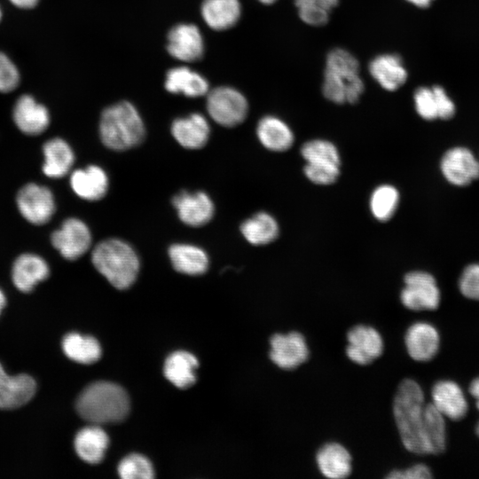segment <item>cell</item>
<instances>
[{"mask_svg": "<svg viewBox=\"0 0 479 479\" xmlns=\"http://www.w3.org/2000/svg\"><path fill=\"white\" fill-rule=\"evenodd\" d=\"M416 112L427 121L438 119V105L433 87H419L413 94Z\"/></svg>", "mask_w": 479, "mask_h": 479, "instance_id": "38", "label": "cell"}, {"mask_svg": "<svg viewBox=\"0 0 479 479\" xmlns=\"http://www.w3.org/2000/svg\"><path fill=\"white\" fill-rule=\"evenodd\" d=\"M197 358L184 350L170 354L164 364L165 377L179 389H186L196 381L194 370L198 367Z\"/></svg>", "mask_w": 479, "mask_h": 479, "instance_id": "30", "label": "cell"}, {"mask_svg": "<svg viewBox=\"0 0 479 479\" xmlns=\"http://www.w3.org/2000/svg\"><path fill=\"white\" fill-rule=\"evenodd\" d=\"M399 201L397 190L389 185L377 187L372 193L370 208L373 216L385 222L392 217Z\"/></svg>", "mask_w": 479, "mask_h": 479, "instance_id": "35", "label": "cell"}, {"mask_svg": "<svg viewBox=\"0 0 479 479\" xmlns=\"http://www.w3.org/2000/svg\"><path fill=\"white\" fill-rule=\"evenodd\" d=\"M373 80L388 91L397 90L408 77L403 59L398 54L384 53L375 56L368 65Z\"/></svg>", "mask_w": 479, "mask_h": 479, "instance_id": "17", "label": "cell"}, {"mask_svg": "<svg viewBox=\"0 0 479 479\" xmlns=\"http://www.w3.org/2000/svg\"><path fill=\"white\" fill-rule=\"evenodd\" d=\"M12 116L19 130L30 136L43 133L50 124L47 108L30 95H22L18 98Z\"/></svg>", "mask_w": 479, "mask_h": 479, "instance_id": "19", "label": "cell"}, {"mask_svg": "<svg viewBox=\"0 0 479 479\" xmlns=\"http://www.w3.org/2000/svg\"><path fill=\"white\" fill-rule=\"evenodd\" d=\"M469 393L475 401L477 409L479 410V377L474 379L469 385Z\"/></svg>", "mask_w": 479, "mask_h": 479, "instance_id": "44", "label": "cell"}, {"mask_svg": "<svg viewBox=\"0 0 479 479\" xmlns=\"http://www.w3.org/2000/svg\"><path fill=\"white\" fill-rule=\"evenodd\" d=\"M20 82V74L16 66L3 52L0 51V91L10 92Z\"/></svg>", "mask_w": 479, "mask_h": 479, "instance_id": "41", "label": "cell"}, {"mask_svg": "<svg viewBox=\"0 0 479 479\" xmlns=\"http://www.w3.org/2000/svg\"><path fill=\"white\" fill-rule=\"evenodd\" d=\"M164 87L173 94H182L189 98H198L209 90L208 80L200 73L188 67L170 68L165 76Z\"/></svg>", "mask_w": 479, "mask_h": 479, "instance_id": "23", "label": "cell"}, {"mask_svg": "<svg viewBox=\"0 0 479 479\" xmlns=\"http://www.w3.org/2000/svg\"><path fill=\"white\" fill-rule=\"evenodd\" d=\"M12 4L23 9L35 7L39 0H10Z\"/></svg>", "mask_w": 479, "mask_h": 479, "instance_id": "45", "label": "cell"}, {"mask_svg": "<svg viewBox=\"0 0 479 479\" xmlns=\"http://www.w3.org/2000/svg\"><path fill=\"white\" fill-rule=\"evenodd\" d=\"M240 232L250 244L266 245L278 237L279 225L271 215L259 212L241 224Z\"/></svg>", "mask_w": 479, "mask_h": 479, "instance_id": "32", "label": "cell"}, {"mask_svg": "<svg viewBox=\"0 0 479 479\" xmlns=\"http://www.w3.org/2000/svg\"><path fill=\"white\" fill-rule=\"evenodd\" d=\"M91 262L97 271L117 289H127L139 272V257L134 248L119 239L102 240L93 248Z\"/></svg>", "mask_w": 479, "mask_h": 479, "instance_id": "5", "label": "cell"}, {"mask_svg": "<svg viewBox=\"0 0 479 479\" xmlns=\"http://www.w3.org/2000/svg\"><path fill=\"white\" fill-rule=\"evenodd\" d=\"M270 343V358L281 369H294L309 357L306 340L299 332L275 334L271 337Z\"/></svg>", "mask_w": 479, "mask_h": 479, "instance_id": "11", "label": "cell"}, {"mask_svg": "<svg viewBox=\"0 0 479 479\" xmlns=\"http://www.w3.org/2000/svg\"><path fill=\"white\" fill-rule=\"evenodd\" d=\"M171 134L184 148L196 150L206 145L210 135V127L204 115L192 113L174 120L171 124Z\"/></svg>", "mask_w": 479, "mask_h": 479, "instance_id": "20", "label": "cell"}, {"mask_svg": "<svg viewBox=\"0 0 479 479\" xmlns=\"http://www.w3.org/2000/svg\"><path fill=\"white\" fill-rule=\"evenodd\" d=\"M48 263L41 256L26 253L16 258L12 269V279L21 292L29 293L41 281L49 277Z\"/></svg>", "mask_w": 479, "mask_h": 479, "instance_id": "21", "label": "cell"}, {"mask_svg": "<svg viewBox=\"0 0 479 479\" xmlns=\"http://www.w3.org/2000/svg\"><path fill=\"white\" fill-rule=\"evenodd\" d=\"M257 1H259L261 4H272L277 0H257Z\"/></svg>", "mask_w": 479, "mask_h": 479, "instance_id": "48", "label": "cell"}, {"mask_svg": "<svg viewBox=\"0 0 479 479\" xmlns=\"http://www.w3.org/2000/svg\"><path fill=\"white\" fill-rule=\"evenodd\" d=\"M168 254L173 268L180 273L200 275L208 268V256L198 246L185 243L173 244L169 247Z\"/></svg>", "mask_w": 479, "mask_h": 479, "instance_id": "26", "label": "cell"}, {"mask_svg": "<svg viewBox=\"0 0 479 479\" xmlns=\"http://www.w3.org/2000/svg\"><path fill=\"white\" fill-rule=\"evenodd\" d=\"M99 135L107 148L124 151L143 142L145 127L135 106L129 101H120L102 112Z\"/></svg>", "mask_w": 479, "mask_h": 479, "instance_id": "4", "label": "cell"}, {"mask_svg": "<svg viewBox=\"0 0 479 479\" xmlns=\"http://www.w3.org/2000/svg\"><path fill=\"white\" fill-rule=\"evenodd\" d=\"M338 4L339 0H294L300 19L314 27L326 25Z\"/></svg>", "mask_w": 479, "mask_h": 479, "instance_id": "34", "label": "cell"}, {"mask_svg": "<svg viewBox=\"0 0 479 479\" xmlns=\"http://www.w3.org/2000/svg\"><path fill=\"white\" fill-rule=\"evenodd\" d=\"M304 174L312 183L330 185L338 178L340 167L307 162L304 166Z\"/></svg>", "mask_w": 479, "mask_h": 479, "instance_id": "39", "label": "cell"}, {"mask_svg": "<svg viewBox=\"0 0 479 479\" xmlns=\"http://www.w3.org/2000/svg\"><path fill=\"white\" fill-rule=\"evenodd\" d=\"M79 415L93 425L122 421L130 411L127 392L119 385L97 381L87 386L76 401Z\"/></svg>", "mask_w": 479, "mask_h": 479, "instance_id": "3", "label": "cell"}, {"mask_svg": "<svg viewBox=\"0 0 479 479\" xmlns=\"http://www.w3.org/2000/svg\"><path fill=\"white\" fill-rule=\"evenodd\" d=\"M301 153L308 163L337 167L341 165L337 148L334 144L326 140L315 139L306 142L302 146Z\"/></svg>", "mask_w": 479, "mask_h": 479, "instance_id": "36", "label": "cell"}, {"mask_svg": "<svg viewBox=\"0 0 479 479\" xmlns=\"http://www.w3.org/2000/svg\"><path fill=\"white\" fill-rule=\"evenodd\" d=\"M407 2L412 4L413 5L420 8L428 7L434 0H406Z\"/></svg>", "mask_w": 479, "mask_h": 479, "instance_id": "46", "label": "cell"}, {"mask_svg": "<svg viewBox=\"0 0 479 479\" xmlns=\"http://www.w3.org/2000/svg\"><path fill=\"white\" fill-rule=\"evenodd\" d=\"M172 204L179 219L192 227L202 226L214 216V203L204 192L182 191L173 197Z\"/></svg>", "mask_w": 479, "mask_h": 479, "instance_id": "14", "label": "cell"}, {"mask_svg": "<svg viewBox=\"0 0 479 479\" xmlns=\"http://www.w3.org/2000/svg\"><path fill=\"white\" fill-rule=\"evenodd\" d=\"M400 300L412 310H434L440 304L441 294L435 278L428 272L416 271L404 277Z\"/></svg>", "mask_w": 479, "mask_h": 479, "instance_id": "7", "label": "cell"}, {"mask_svg": "<svg viewBox=\"0 0 479 479\" xmlns=\"http://www.w3.org/2000/svg\"><path fill=\"white\" fill-rule=\"evenodd\" d=\"M5 304H6V298L3 291L0 289V314L3 309L4 308Z\"/></svg>", "mask_w": 479, "mask_h": 479, "instance_id": "47", "label": "cell"}, {"mask_svg": "<svg viewBox=\"0 0 479 479\" xmlns=\"http://www.w3.org/2000/svg\"><path fill=\"white\" fill-rule=\"evenodd\" d=\"M440 168L444 178L456 186L468 185L479 178V161L467 147L449 149L442 157Z\"/></svg>", "mask_w": 479, "mask_h": 479, "instance_id": "12", "label": "cell"}, {"mask_svg": "<svg viewBox=\"0 0 479 479\" xmlns=\"http://www.w3.org/2000/svg\"><path fill=\"white\" fill-rule=\"evenodd\" d=\"M62 349L68 358L80 364H93L101 356L100 345L95 338L77 333H71L64 337Z\"/></svg>", "mask_w": 479, "mask_h": 479, "instance_id": "33", "label": "cell"}, {"mask_svg": "<svg viewBox=\"0 0 479 479\" xmlns=\"http://www.w3.org/2000/svg\"><path fill=\"white\" fill-rule=\"evenodd\" d=\"M118 474L123 479H152L154 470L148 459L140 454H131L120 462Z\"/></svg>", "mask_w": 479, "mask_h": 479, "instance_id": "37", "label": "cell"}, {"mask_svg": "<svg viewBox=\"0 0 479 479\" xmlns=\"http://www.w3.org/2000/svg\"><path fill=\"white\" fill-rule=\"evenodd\" d=\"M207 111L219 125L235 127L247 118L248 102L237 89L230 86H218L207 93Z\"/></svg>", "mask_w": 479, "mask_h": 479, "instance_id": "6", "label": "cell"}, {"mask_svg": "<svg viewBox=\"0 0 479 479\" xmlns=\"http://www.w3.org/2000/svg\"><path fill=\"white\" fill-rule=\"evenodd\" d=\"M424 406V393L419 383L412 379L403 380L394 398L393 414L404 446L416 454H427Z\"/></svg>", "mask_w": 479, "mask_h": 479, "instance_id": "1", "label": "cell"}, {"mask_svg": "<svg viewBox=\"0 0 479 479\" xmlns=\"http://www.w3.org/2000/svg\"><path fill=\"white\" fill-rule=\"evenodd\" d=\"M404 342L409 356L419 362L431 360L438 352L440 336L428 322H415L406 330Z\"/></svg>", "mask_w": 479, "mask_h": 479, "instance_id": "15", "label": "cell"}, {"mask_svg": "<svg viewBox=\"0 0 479 479\" xmlns=\"http://www.w3.org/2000/svg\"><path fill=\"white\" fill-rule=\"evenodd\" d=\"M459 288L465 297L479 300V263L469 264L463 270Z\"/></svg>", "mask_w": 479, "mask_h": 479, "instance_id": "40", "label": "cell"}, {"mask_svg": "<svg viewBox=\"0 0 479 479\" xmlns=\"http://www.w3.org/2000/svg\"><path fill=\"white\" fill-rule=\"evenodd\" d=\"M51 241L64 258L76 260L90 247L91 233L84 222L71 217L52 232Z\"/></svg>", "mask_w": 479, "mask_h": 479, "instance_id": "9", "label": "cell"}, {"mask_svg": "<svg viewBox=\"0 0 479 479\" xmlns=\"http://www.w3.org/2000/svg\"><path fill=\"white\" fill-rule=\"evenodd\" d=\"M43 171L51 178L66 176L71 169L75 155L70 145L62 138L53 137L43 144Z\"/></svg>", "mask_w": 479, "mask_h": 479, "instance_id": "29", "label": "cell"}, {"mask_svg": "<svg viewBox=\"0 0 479 479\" xmlns=\"http://www.w3.org/2000/svg\"><path fill=\"white\" fill-rule=\"evenodd\" d=\"M431 477V470L425 464H416L406 469H395L386 476L388 479H429Z\"/></svg>", "mask_w": 479, "mask_h": 479, "instance_id": "42", "label": "cell"}, {"mask_svg": "<svg viewBox=\"0 0 479 479\" xmlns=\"http://www.w3.org/2000/svg\"><path fill=\"white\" fill-rule=\"evenodd\" d=\"M347 340L346 355L357 365H368L383 352L382 337L372 326L364 325L353 326L348 332Z\"/></svg>", "mask_w": 479, "mask_h": 479, "instance_id": "13", "label": "cell"}, {"mask_svg": "<svg viewBox=\"0 0 479 479\" xmlns=\"http://www.w3.org/2000/svg\"><path fill=\"white\" fill-rule=\"evenodd\" d=\"M433 405L452 420L463 419L468 411L466 396L461 388L453 381H437L431 391Z\"/></svg>", "mask_w": 479, "mask_h": 479, "instance_id": "16", "label": "cell"}, {"mask_svg": "<svg viewBox=\"0 0 479 479\" xmlns=\"http://www.w3.org/2000/svg\"><path fill=\"white\" fill-rule=\"evenodd\" d=\"M316 462L320 473L331 479L346 478L352 470L350 453L338 443H327L320 447Z\"/></svg>", "mask_w": 479, "mask_h": 479, "instance_id": "24", "label": "cell"}, {"mask_svg": "<svg viewBox=\"0 0 479 479\" xmlns=\"http://www.w3.org/2000/svg\"><path fill=\"white\" fill-rule=\"evenodd\" d=\"M1 16H2V14H1V9H0V20H1Z\"/></svg>", "mask_w": 479, "mask_h": 479, "instance_id": "50", "label": "cell"}, {"mask_svg": "<svg viewBox=\"0 0 479 479\" xmlns=\"http://www.w3.org/2000/svg\"><path fill=\"white\" fill-rule=\"evenodd\" d=\"M16 204L20 215L35 225L49 222L56 208L51 191L35 183L27 184L19 190Z\"/></svg>", "mask_w": 479, "mask_h": 479, "instance_id": "8", "label": "cell"}, {"mask_svg": "<svg viewBox=\"0 0 479 479\" xmlns=\"http://www.w3.org/2000/svg\"><path fill=\"white\" fill-rule=\"evenodd\" d=\"M36 391L35 380L27 374L8 375L0 364V409L10 410L28 403Z\"/></svg>", "mask_w": 479, "mask_h": 479, "instance_id": "18", "label": "cell"}, {"mask_svg": "<svg viewBox=\"0 0 479 479\" xmlns=\"http://www.w3.org/2000/svg\"><path fill=\"white\" fill-rule=\"evenodd\" d=\"M256 135L261 144L273 152L287 151L294 143V134L289 126L273 115L260 119L256 126Z\"/></svg>", "mask_w": 479, "mask_h": 479, "instance_id": "27", "label": "cell"}, {"mask_svg": "<svg viewBox=\"0 0 479 479\" xmlns=\"http://www.w3.org/2000/svg\"><path fill=\"white\" fill-rule=\"evenodd\" d=\"M359 69L357 59L349 51L342 48L330 51L324 69V97L339 105L357 103L365 90Z\"/></svg>", "mask_w": 479, "mask_h": 479, "instance_id": "2", "label": "cell"}, {"mask_svg": "<svg viewBox=\"0 0 479 479\" xmlns=\"http://www.w3.org/2000/svg\"><path fill=\"white\" fill-rule=\"evenodd\" d=\"M475 434H476L477 436H479V420H478V422H477V424L475 426Z\"/></svg>", "mask_w": 479, "mask_h": 479, "instance_id": "49", "label": "cell"}, {"mask_svg": "<svg viewBox=\"0 0 479 479\" xmlns=\"http://www.w3.org/2000/svg\"><path fill=\"white\" fill-rule=\"evenodd\" d=\"M108 184L106 171L97 165L76 169L70 177V185L74 192L90 201L102 199L107 192Z\"/></svg>", "mask_w": 479, "mask_h": 479, "instance_id": "22", "label": "cell"}, {"mask_svg": "<svg viewBox=\"0 0 479 479\" xmlns=\"http://www.w3.org/2000/svg\"><path fill=\"white\" fill-rule=\"evenodd\" d=\"M166 48L171 57L188 63L200 60L205 52L202 34L192 23H179L171 27L168 33Z\"/></svg>", "mask_w": 479, "mask_h": 479, "instance_id": "10", "label": "cell"}, {"mask_svg": "<svg viewBox=\"0 0 479 479\" xmlns=\"http://www.w3.org/2000/svg\"><path fill=\"white\" fill-rule=\"evenodd\" d=\"M445 417L432 403L424 406V441L427 454H439L446 447Z\"/></svg>", "mask_w": 479, "mask_h": 479, "instance_id": "31", "label": "cell"}, {"mask_svg": "<svg viewBox=\"0 0 479 479\" xmlns=\"http://www.w3.org/2000/svg\"><path fill=\"white\" fill-rule=\"evenodd\" d=\"M240 0H204L200 13L204 22L216 31L234 27L241 17Z\"/></svg>", "mask_w": 479, "mask_h": 479, "instance_id": "25", "label": "cell"}, {"mask_svg": "<svg viewBox=\"0 0 479 479\" xmlns=\"http://www.w3.org/2000/svg\"><path fill=\"white\" fill-rule=\"evenodd\" d=\"M109 444L107 434L98 426L82 428L75 436L74 445L77 455L89 464L99 463Z\"/></svg>", "mask_w": 479, "mask_h": 479, "instance_id": "28", "label": "cell"}, {"mask_svg": "<svg viewBox=\"0 0 479 479\" xmlns=\"http://www.w3.org/2000/svg\"><path fill=\"white\" fill-rule=\"evenodd\" d=\"M438 105V119L449 120L455 114V105L444 89L440 85L433 86Z\"/></svg>", "mask_w": 479, "mask_h": 479, "instance_id": "43", "label": "cell"}]
</instances>
